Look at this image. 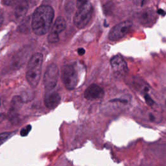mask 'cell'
Segmentation results:
<instances>
[{"instance_id":"1","label":"cell","mask_w":166,"mask_h":166,"mask_svg":"<svg viewBox=\"0 0 166 166\" xmlns=\"http://www.w3.org/2000/svg\"><path fill=\"white\" fill-rule=\"evenodd\" d=\"M54 10L49 5H42L33 13L31 27L37 35H44L49 31L54 18Z\"/></svg>"},{"instance_id":"2","label":"cell","mask_w":166,"mask_h":166,"mask_svg":"<svg viewBox=\"0 0 166 166\" xmlns=\"http://www.w3.org/2000/svg\"><path fill=\"white\" fill-rule=\"evenodd\" d=\"M43 56L40 53L34 54L28 63L26 79L31 86L36 88L40 81Z\"/></svg>"},{"instance_id":"3","label":"cell","mask_w":166,"mask_h":166,"mask_svg":"<svg viewBox=\"0 0 166 166\" xmlns=\"http://www.w3.org/2000/svg\"><path fill=\"white\" fill-rule=\"evenodd\" d=\"M93 13V7L90 3L83 5L78 8L74 18L75 26L78 29H83L90 20Z\"/></svg>"},{"instance_id":"4","label":"cell","mask_w":166,"mask_h":166,"mask_svg":"<svg viewBox=\"0 0 166 166\" xmlns=\"http://www.w3.org/2000/svg\"><path fill=\"white\" fill-rule=\"evenodd\" d=\"M62 81L67 90H74L78 84V75L74 67L66 65L62 69Z\"/></svg>"},{"instance_id":"5","label":"cell","mask_w":166,"mask_h":166,"mask_svg":"<svg viewBox=\"0 0 166 166\" xmlns=\"http://www.w3.org/2000/svg\"><path fill=\"white\" fill-rule=\"evenodd\" d=\"M59 71L57 66L51 64L47 66L44 76V84L47 90H51L58 82Z\"/></svg>"},{"instance_id":"6","label":"cell","mask_w":166,"mask_h":166,"mask_svg":"<svg viewBox=\"0 0 166 166\" xmlns=\"http://www.w3.org/2000/svg\"><path fill=\"white\" fill-rule=\"evenodd\" d=\"M133 26V22L130 20H125L112 28L108 35V38L111 41L119 40L121 38L124 37L127 34Z\"/></svg>"},{"instance_id":"7","label":"cell","mask_w":166,"mask_h":166,"mask_svg":"<svg viewBox=\"0 0 166 166\" xmlns=\"http://www.w3.org/2000/svg\"><path fill=\"white\" fill-rule=\"evenodd\" d=\"M110 64L116 77L123 78L128 72L127 64L125 60L119 55L114 56L111 58Z\"/></svg>"},{"instance_id":"8","label":"cell","mask_w":166,"mask_h":166,"mask_svg":"<svg viewBox=\"0 0 166 166\" xmlns=\"http://www.w3.org/2000/svg\"><path fill=\"white\" fill-rule=\"evenodd\" d=\"M66 22L63 17H58L53 24L52 29L48 35V41L50 43H56L59 40V34L66 29Z\"/></svg>"},{"instance_id":"9","label":"cell","mask_w":166,"mask_h":166,"mask_svg":"<svg viewBox=\"0 0 166 166\" xmlns=\"http://www.w3.org/2000/svg\"><path fill=\"white\" fill-rule=\"evenodd\" d=\"M105 92L101 86L92 84L84 91V97L88 100H95L101 99L104 97Z\"/></svg>"},{"instance_id":"10","label":"cell","mask_w":166,"mask_h":166,"mask_svg":"<svg viewBox=\"0 0 166 166\" xmlns=\"http://www.w3.org/2000/svg\"><path fill=\"white\" fill-rule=\"evenodd\" d=\"M60 102V96L57 92H49L47 94L44 98V103L49 109H54Z\"/></svg>"},{"instance_id":"11","label":"cell","mask_w":166,"mask_h":166,"mask_svg":"<svg viewBox=\"0 0 166 166\" xmlns=\"http://www.w3.org/2000/svg\"><path fill=\"white\" fill-rule=\"evenodd\" d=\"M28 8V2L27 0H18L15 8V16L17 18H22L27 13Z\"/></svg>"},{"instance_id":"12","label":"cell","mask_w":166,"mask_h":166,"mask_svg":"<svg viewBox=\"0 0 166 166\" xmlns=\"http://www.w3.org/2000/svg\"><path fill=\"white\" fill-rule=\"evenodd\" d=\"M28 55H29V52L27 51V49L22 51L16 55L15 57L13 59V66L15 67V68H17V67H19L22 66V64L25 63V59H27Z\"/></svg>"},{"instance_id":"13","label":"cell","mask_w":166,"mask_h":166,"mask_svg":"<svg viewBox=\"0 0 166 166\" xmlns=\"http://www.w3.org/2000/svg\"><path fill=\"white\" fill-rule=\"evenodd\" d=\"M22 103H23V100H22V97L20 96L14 97L12 101H11L10 111H11V113L14 114L13 115L15 118L16 117L15 112L20 108L22 105Z\"/></svg>"},{"instance_id":"14","label":"cell","mask_w":166,"mask_h":166,"mask_svg":"<svg viewBox=\"0 0 166 166\" xmlns=\"http://www.w3.org/2000/svg\"><path fill=\"white\" fill-rule=\"evenodd\" d=\"M154 18V13L152 11L147 10L140 14L139 18L142 24H149V23L153 22Z\"/></svg>"},{"instance_id":"15","label":"cell","mask_w":166,"mask_h":166,"mask_svg":"<svg viewBox=\"0 0 166 166\" xmlns=\"http://www.w3.org/2000/svg\"><path fill=\"white\" fill-rule=\"evenodd\" d=\"M11 133H3L0 134V145L4 143L11 136Z\"/></svg>"},{"instance_id":"16","label":"cell","mask_w":166,"mask_h":166,"mask_svg":"<svg viewBox=\"0 0 166 166\" xmlns=\"http://www.w3.org/2000/svg\"><path fill=\"white\" fill-rule=\"evenodd\" d=\"M32 126H31L30 125H28L27 126H25V127H24L20 131V135L22 137H25L27 136L29 133H30V131H31Z\"/></svg>"},{"instance_id":"17","label":"cell","mask_w":166,"mask_h":166,"mask_svg":"<svg viewBox=\"0 0 166 166\" xmlns=\"http://www.w3.org/2000/svg\"><path fill=\"white\" fill-rule=\"evenodd\" d=\"M160 102L163 108L166 110V90H163L160 94Z\"/></svg>"},{"instance_id":"18","label":"cell","mask_w":166,"mask_h":166,"mask_svg":"<svg viewBox=\"0 0 166 166\" xmlns=\"http://www.w3.org/2000/svg\"><path fill=\"white\" fill-rule=\"evenodd\" d=\"M28 24H29V22H28L27 20L23 22V23L20 25V26H19V31L22 32V33H27V31L29 30V27H28L27 26Z\"/></svg>"},{"instance_id":"19","label":"cell","mask_w":166,"mask_h":166,"mask_svg":"<svg viewBox=\"0 0 166 166\" xmlns=\"http://www.w3.org/2000/svg\"><path fill=\"white\" fill-rule=\"evenodd\" d=\"M133 1L136 6L143 7L148 1V0H133Z\"/></svg>"},{"instance_id":"20","label":"cell","mask_w":166,"mask_h":166,"mask_svg":"<svg viewBox=\"0 0 166 166\" xmlns=\"http://www.w3.org/2000/svg\"><path fill=\"white\" fill-rule=\"evenodd\" d=\"M144 98H145V100L146 101V103H147L148 105L153 106L154 105V101L153 99H152V98L149 96V95H147V94H145L144 95Z\"/></svg>"},{"instance_id":"21","label":"cell","mask_w":166,"mask_h":166,"mask_svg":"<svg viewBox=\"0 0 166 166\" xmlns=\"http://www.w3.org/2000/svg\"><path fill=\"white\" fill-rule=\"evenodd\" d=\"M76 2H77V7L78 8L83 7V5L85 4L88 3L89 2V0H76Z\"/></svg>"},{"instance_id":"22","label":"cell","mask_w":166,"mask_h":166,"mask_svg":"<svg viewBox=\"0 0 166 166\" xmlns=\"http://www.w3.org/2000/svg\"><path fill=\"white\" fill-rule=\"evenodd\" d=\"M2 3L7 6H11L15 3V0H2Z\"/></svg>"},{"instance_id":"23","label":"cell","mask_w":166,"mask_h":166,"mask_svg":"<svg viewBox=\"0 0 166 166\" xmlns=\"http://www.w3.org/2000/svg\"><path fill=\"white\" fill-rule=\"evenodd\" d=\"M78 54L79 55H83L85 53V49L83 48H79L77 51Z\"/></svg>"},{"instance_id":"24","label":"cell","mask_w":166,"mask_h":166,"mask_svg":"<svg viewBox=\"0 0 166 166\" xmlns=\"http://www.w3.org/2000/svg\"><path fill=\"white\" fill-rule=\"evenodd\" d=\"M3 19H4V18H3V16L2 15V13H0V25H1L3 23Z\"/></svg>"},{"instance_id":"25","label":"cell","mask_w":166,"mask_h":166,"mask_svg":"<svg viewBox=\"0 0 166 166\" xmlns=\"http://www.w3.org/2000/svg\"><path fill=\"white\" fill-rule=\"evenodd\" d=\"M149 119H150L151 120H152V121L154 119V116H153L152 114H150V115H149Z\"/></svg>"},{"instance_id":"26","label":"cell","mask_w":166,"mask_h":166,"mask_svg":"<svg viewBox=\"0 0 166 166\" xmlns=\"http://www.w3.org/2000/svg\"><path fill=\"white\" fill-rule=\"evenodd\" d=\"M0 84H1V82H0Z\"/></svg>"}]
</instances>
